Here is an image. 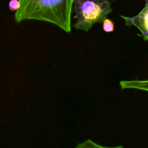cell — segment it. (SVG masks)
Here are the masks:
<instances>
[{
	"label": "cell",
	"instance_id": "6da1fadb",
	"mask_svg": "<svg viewBox=\"0 0 148 148\" xmlns=\"http://www.w3.org/2000/svg\"><path fill=\"white\" fill-rule=\"evenodd\" d=\"M20 6L16 12L17 23L25 20L49 22L69 33L73 0H19Z\"/></svg>",
	"mask_w": 148,
	"mask_h": 148
},
{
	"label": "cell",
	"instance_id": "7a4b0ae2",
	"mask_svg": "<svg viewBox=\"0 0 148 148\" xmlns=\"http://www.w3.org/2000/svg\"><path fill=\"white\" fill-rule=\"evenodd\" d=\"M76 19L73 27L77 29L88 31L95 23H101L112 12L108 0H73Z\"/></svg>",
	"mask_w": 148,
	"mask_h": 148
},
{
	"label": "cell",
	"instance_id": "3957f363",
	"mask_svg": "<svg viewBox=\"0 0 148 148\" xmlns=\"http://www.w3.org/2000/svg\"><path fill=\"white\" fill-rule=\"evenodd\" d=\"M145 1V6L143 9L134 17H127L120 15L127 26L134 25L141 32L142 37L145 41L148 40V0Z\"/></svg>",
	"mask_w": 148,
	"mask_h": 148
},
{
	"label": "cell",
	"instance_id": "277c9868",
	"mask_svg": "<svg viewBox=\"0 0 148 148\" xmlns=\"http://www.w3.org/2000/svg\"><path fill=\"white\" fill-rule=\"evenodd\" d=\"M120 86L123 89H136L148 92V79L130 80L120 82Z\"/></svg>",
	"mask_w": 148,
	"mask_h": 148
},
{
	"label": "cell",
	"instance_id": "5b68a950",
	"mask_svg": "<svg viewBox=\"0 0 148 148\" xmlns=\"http://www.w3.org/2000/svg\"><path fill=\"white\" fill-rule=\"evenodd\" d=\"M102 28L103 31L105 32H113L114 28V24L113 21L109 18H106L102 21Z\"/></svg>",
	"mask_w": 148,
	"mask_h": 148
},
{
	"label": "cell",
	"instance_id": "8992f818",
	"mask_svg": "<svg viewBox=\"0 0 148 148\" xmlns=\"http://www.w3.org/2000/svg\"><path fill=\"white\" fill-rule=\"evenodd\" d=\"M19 0H11L9 3V8L11 11L16 12L20 8Z\"/></svg>",
	"mask_w": 148,
	"mask_h": 148
}]
</instances>
